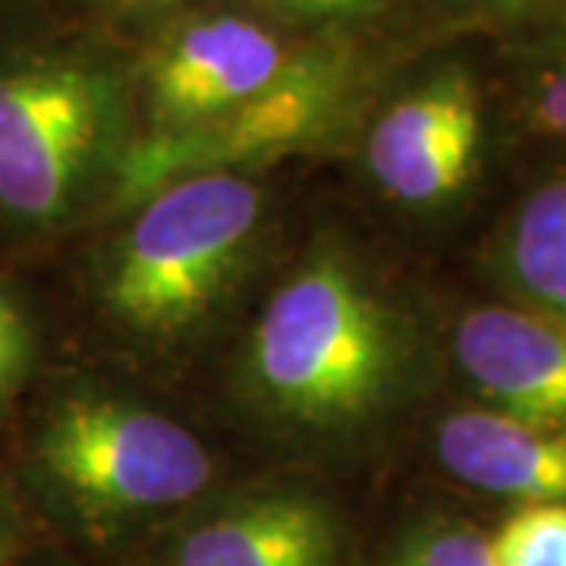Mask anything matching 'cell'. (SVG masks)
<instances>
[{
  "mask_svg": "<svg viewBox=\"0 0 566 566\" xmlns=\"http://www.w3.org/2000/svg\"><path fill=\"white\" fill-rule=\"evenodd\" d=\"M7 542H10V528H7V513H3V506H0V557H3V551H7Z\"/></svg>",
  "mask_w": 566,
  "mask_h": 566,
  "instance_id": "cell-19",
  "label": "cell"
},
{
  "mask_svg": "<svg viewBox=\"0 0 566 566\" xmlns=\"http://www.w3.org/2000/svg\"><path fill=\"white\" fill-rule=\"evenodd\" d=\"M39 453L82 510L111 516L182 504L211 482V457L189 428L98 397L57 406Z\"/></svg>",
  "mask_w": 566,
  "mask_h": 566,
  "instance_id": "cell-5",
  "label": "cell"
},
{
  "mask_svg": "<svg viewBox=\"0 0 566 566\" xmlns=\"http://www.w3.org/2000/svg\"><path fill=\"white\" fill-rule=\"evenodd\" d=\"M387 566H494V560L479 528L447 523L406 542Z\"/></svg>",
  "mask_w": 566,
  "mask_h": 566,
  "instance_id": "cell-14",
  "label": "cell"
},
{
  "mask_svg": "<svg viewBox=\"0 0 566 566\" xmlns=\"http://www.w3.org/2000/svg\"><path fill=\"white\" fill-rule=\"evenodd\" d=\"M397 331L337 259L308 262L264 305L252 334V378L281 412L349 422L381 400L397 368Z\"/></svg>",
  "mask_w": 566,
  "mask_h": 566,
  "instance_id": "cell-3",
  "label": "cell"
},
{
  "mask_svg": "<svg viewBox=\"0 0 566 566\" xmlns=\"http://www.w3.org/2000/svg\"><path fill=\"white\" fill-rule=\"evenodd\" d=\"M264 17L296 32L353 29L349 22L368 20L390 0H255Z\"/></svg>",
  "mask_w": 566,
  "mask_h": 566,
  "instance_id": "cell-15",
  "label": "cell"
},
{
  "mask_svg": "<svg viewBox=\"0 0 566 566\" xmlns=\"http://www.w3.org/2000/svg\"><path fill=\"white\" fill-rule=\"evenodd\" d=\"M262 214L240 170H211L145 199L107 274L111 312L142 334H177L214 303Z\"/></svg>",
  "mask_w": 566,
  "mask_h": 566,
  "instance_id": "cell-4",
  "label": "cell"
},
{
  "mask_svg": "<svg viewBox=\"0 0 566 566\" xmlns=\"http://www.w3.org/2000/svg\"><path fill=\"white\" fill-rule=\"evenodd\" d=\"M494 566H566V504H528L488 542Z\"/></svg>",
  "mask_w": 566,
  "mask_h": 566,
  "instance_id": "cell-13",
  "label": "cell"
},
{
  "mask_svg": "<svg viewBox=\"0 0 566 566\" xmlns=\"http://www.w3.org/2000/svg\"><path fill=\"white\" fill-rule=\"evenodd\" d=\"M378 66L353 29H324L262 95L180 133L133 136L114 167V199L145 202L161 186L211 170L315 148L353 123L368 102Z\"/></svg>",
  "mask_w": 566,
  "mask_h": 566,
  "instance_id": "cell-2",
  "label": "cell"
},
{
  "mask_svg": "<svg viewBox=\"0 0 566 566\" xmlns=\"http://www.w3.org/2000/svg\"><path fill=\"white\" fill-rule=\"evenodd\" d=\"M312 32L286 29L249 10L205 7L142 41L136 73L139 133H180L262 95Z\"/></svg>",
  "mask_w": 566,
  "mask_h": 566,
  "instance_id": "cell-6",
  "label": "cell"
},
{
  "mask_svg": "<svg viewBox=\"0 0 566 566\" xmlns=\"http://www.w3.org/2000/svg\"><path fill=\"white\" fill-rule=\"evenodd\" d=\"M547 29L551 32L532 48L520 111L535 133L566 139V20Z\"/></svg>",
  "mask_w": 566,
  "mask_h": 566,
  "instance_id": "cell-12",
  "label": "cell"
},
{
  "mask_svg": "<svg viewBox=\"0 0 566 566\" xmlns=\"http://www.w3.org/2000/svg\"><path fill=\"white\" fill-rule=\"evenodd\" d=\"M88 3H92V7H102L104 10V3H107V0H88Z\"/></svg>",
  "mask_w": 566,
  "mask_h": 566,
  "instance_id": "cell-20",
  "label": "cell"
},
{
  "mask_svg": "<svg viewBox=\"0 0 566 566\" xmlns=\"http://www.w3.org/2000/svg\"><path fill=\"white\" fill-rule=\"evenodd\" d=\"M136 73L95 44L0 57V211L54 223L139 133Z\"/></svg>",
  "mask_w": 566,
  "mask_h": 566,
  "instance_id": "cell-1",
  "label": "cell"
},
{
  "mask_svg": "<svg viewBox=\"0 0 566 566\" xmlns=\"http://www.w3.org/2000/svg\"><path fill=\"white\" fill-rule=\"evenodd\" d=\"M482 139V82L463 61H444L381 104L365 133V164L400 202H447L472 180Z\"/></svg>",
  "mask_w": 566,
  "mask_h": 566,
  "instance_id": "cell-7",
  "label": "cell"
},
{
  "mask_svg": "<svg viewBox=\"0 0 566 566\" xmlns=\"http://www.w3.org/2000/svg\"><path fill=\"white\" fill-rule=\"evenodd\" d=\"M453 349L472 385L510 416L566 428V324L516 308H475Z\"/></svg>",
  "mask_w": 566,
  "mask_h": 566,
  "instance_id": "cell-8",
  "label": "cell"
},
{
  "mask_svg": "<svg viewBox=\"0 0 566 566\" xmlns=\"http://www.w3.org/2000/svg\"><path fill=\"white\" fill-rule=\"evenodd\" d=\"M29 365V327L17 303L0 290V400L20 385Z\"/></svg>",
  "mask_w": 566,
  "mask_h": 566,
  "instance_id": "cell-18",
  "label": "cell"
},
{
  "mask_svg": "<svg viewBox=\"0 0 566 566\" xmlns=\"http://www.w3.org/2000/svg\"><path fill=\"white\" fill-rule=\"evenodd\" d=\"M460 17L497 25H554L566 20V0H438Z\"/></svg>",
  "mask_w": 566,
  "mask_h": 566,
  "instance_id": "cell-16",
  "label": "cell"
},
{
  "mask_svg": "<svg viewBox=\"0 0 566 566\" xmlns=\"http://www.w3.org/2000/svg\"><path fill=\"white\" fill-rule=\"evenodd\" d=\"M337 532L308 497L277 494L233 506L196 526L174 566H334Z\"/></svg>",
  "mask_w": 566,
  "mask_h": 566,
  "instance_id": "cell-10",
  "label": "cell"
},
{
  "mask_svg": "<svg viewBox=\"0 0 566 566\" xmlns=\"http://www.w3.org/2000/svg\"><path fill=\"white\" fill-rule=\"evenodd\" d=\"M510 268L528 296L566 324V177L526 199L510 237Z\"/></svg>",
  "mask_w": 566,
  "mask_h": 566,
  "instance_id": "cell-11",
  "label": "cell"
},
{
  "mask_svg": "<svg viewBox=\"0 0 566 566\" xmlns=\"http://www.w3.org/2000/svg\"><path fill=\"white\" fill-rule=\"evenodd\" d=\"M218 3H227V0H107L104 13L126 29L142 32V41H145L167 22L205 10V7H218Z\"/></svg>",
  "mask_w": 566,
  "mask_h": 566,
  "instance_id": "cell-17",
  "label": "cell"
},
{
  "mask_svg": "<svg viewBox=\"0 0 566 566\" xmlns=\"http://www.w3.org/2000/svg\"><path fill=\"white\" fill-rule=\"evenodd\" d=\"M438 457L450 475L526 504H566V428L465 409L438 424Z\"/></svg>",
  "mask_w": 566,
  "mask_h": 566,
  "instance_id": "cell-9",
  "label": "cell"
}]
</instances>
